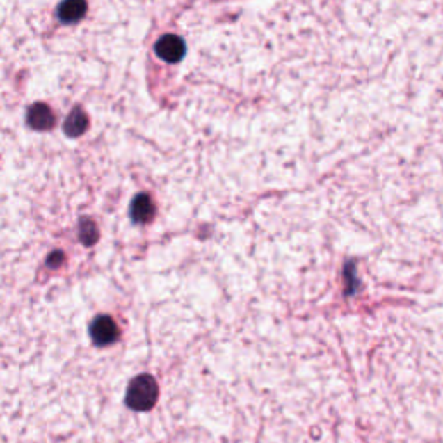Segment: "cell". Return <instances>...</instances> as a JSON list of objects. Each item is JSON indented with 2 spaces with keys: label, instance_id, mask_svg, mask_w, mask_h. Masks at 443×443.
<instances>
[{
  "label": "cell",
  "instance_id": "cell-1",
  "mask_svg": "<svg viewBox=\"0 0 443 443\" xmlns=\"http://www.w3.org/2000/svg\"><path fill=\"white\" fill-rule=\"evenodd\" d=\"M158 382L152 376L140 374L130 382L127 389V405L134 410H149L158 402Z\"/></svg>",
  "mask_w": 443,
  "mask_h": 443
},
{
  "label": "cell",
  "instance_id": "cell-2",
  "mask_svg": "<svg viewBox=\"0 0 443 443\" xmlns=\"http://www.w3.org/2000/svg\"><path fill=\"white\" fill-rule=\"evenodd\" d=\"M90 336L92 341L97 346L113 345L120 336L118 325H116L115 321H113L111 317H108V315H99V317H95L94 322H92Z\"/></svg>",
  "mask_w": 443,
  "mask_h": 443
},
{
  "label": "cell",
  "instance_id": "cell-3",
  "mask_svg": "<svg viewBox=\"0 0 443 443\" xmlns=\"http://www.w3.org/2000/svg\"><path fill=\"white\" fill-rule=\"evenodd\" d=\"M156 54L166 63H179L186 54V44L177 35H165L156 42Z\"/></svg>",
  "mask_w": 443,
  "mask_h": 443
},
{
  "label": "cell",
  "instance_id": "cell-4",
  "mask_svg": "<svg viewBox=\"0 0 443 443\" xmlns=\"http://www.w3.org/2000/svg\"><path fill=\"white\" fill-rule=\"evenodd\" d=\"M28 125L35 130H49L54 127V115L47 104H33L28 111Z\"/></svg>",
  "mask_w": 443,
  "mask_h": 443
},
{
  "label": "cell",
  "instance_id": "cell-5",
  "mask_svg": "<svg viewBox=\"0 0 443 443\" xmlns=\"http://www.w3.org/2000/svg\"><path fill=\"white\" fill-rule=\"evenodd\" d=\"M85 13H87V2L85 0H65L59 6L58 16L63 23L72 24L80 21L85 16Z\"/></svg>",
  "mask_w": 443,
  "mask_h": 443
},
{
  "label": "cell",
  "instance_id": "cell-6",
  "mask_svg": "<svg viewBox=\"0 0 443 443\" xmlns=\"http://www.w3.org/2000/svg\"><path fill=\"white\" fill-rule=\"evenodd\" d=\"M130 215H132V220L137 223H146L151 220L152 215H154V204H152L151 198L147 194L136 196V200L132 201V207H130Z\"/></svg>",
  "mask_w": 443,
  "mask_h": 443
},
{
  "label": "cell",
  "instance_id": "cell-7",
  "mask_svg": "<svg viewBox=\"0 0 443 443\" xmlns=\"http://www.w3.org/2000/svg\"><path fill=\"white\" fill-rule=\"evenodd\" d=\"M87 127H88V118L81 109H73V111L70 113L68 118H66V123H65L66 134L72 137L81 136V134L87 130Z\"/></svg>",
  "mask_w": 443,
  "mask_h": 443
},
{
  "label": "cell",
  "instance_id": "cell-8",
  "mask_svg": "<svg viewBox=\"0 0 443 443\" xmlns=\"http://www.w3.org/2000/svg\"><path fill=\"white\" fill-rule=\"evenodd\" d=\"M80 237L85 244H94L95 241H97V229H95L94 223L88 220L81 222Z\"/></svg>",
  "mask_w": 443,
  "mask_h": 443
},
{
  "label": "cell",
  "instance_id": "cell-9",
  "mask_svg": "<svg viewBox=\"0 0 443 443\" xmlns=\"http://www.w3.org/2000/svg\"><path fill=\"white\" fill-rule=\"evenodd\" d=\"M61 261H63V255L59 253V251H56V253L49 258V265H51V267H58Z\"/></svg>",
  "mask_w": 443,
  "mask_h": 443
}]
</instances>
